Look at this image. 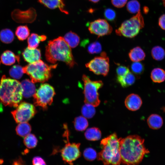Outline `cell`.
Instances as JSON below:
<instances>
[{
    "mask_svg": "<svg viewBox=\"0 0 165 165\" xmlns=\"http://www.w3.org/2000/svg\"><path fill=\"white\" fill-rule=\"evenodd\" d=\"M144 142V139L138 135L119 138L121 163L126 165H138L144 156L149 152Z\"/></svg>",
    "mask_w": 165,
    "mask_h": 165,
    "instance_id": "obj_1",
    "label": "cell"
},
{
    "mask_svg": "<svg viewBox=\"0 0 165 165\" xmlns=\"http://www.w3.org/2000/svg\"><path fill=\"white\" fill-rule=\"evenodd\" d=\"M45 57L47 61L54 64L57 61L65 63L69 67L75 64L71 47L63 37H59L49 41L46 48Z\"/></svg>",
    "mask_w": 165,
    "mask_h": 165,
    "instance_id": "obj_2",
    "label": "cell"
},
{
    "mask_svg": "<svg viewBox=\"0 0 165 165\" xmlns=\"http://www.w3.org/2000/svg\"><path fill=\"white\" fill-rule=\"evenodd\" d=\"M23 90L16 79L2 76L0 83V100L5 106L16 107L21 101Z\"/></svg>",
    "mask_w": 165,
    "mask_h": 165,
    "instance_id": "obj_3",
    "label": "cell"
},
{
    "mask_svg": "<svg viewBox=\"0 0 165 165\" xmlns=\"http://www.w3.org/2000/svg\"><path fill=\"white\" fill-rule=\"evenodd\" d=\"M101 145L102 149L97 156V159L104 165H119L121 163L119 152V138L114 133L103 139Z\"/></svg>",
    "mask_w": 165,
    "mask_h": 165,
    "instance_id": "obj_4",
    "label": "cell"
},
{
    "mask_svg": "<svg viewBox=\"0 0 165 165\" xmlns=\"http://www.w3.org/2000/svg\"><path fill=\"white\" fill-rule=\"evenodd\" d=\"M57 65H49L40 60L23 67V69L24 73L29 75L33 83H43L51 78V70L55 68Z\"/></svg>",
    "mask_w": 165,
    "mask_h": 165,
    "instance_id": "obj_5",
    "label": "cell"
},
{
    "mask_svg": "<svg viewBox=\"0 0 165 165\" xmlns=\"http://www.w3.org/2000/svg\"><path fill=\"white\" fill-rule=\"evenodd\" d=\"M144 26L143 17L140 11L129 20L123 22L116 31V34L128 38H133Z\"/></svg>",
    "mask_w": 165,
    "mask_h": 165,
    "instance_id": "obj_6",
    "label": "cell"
},
{
    "mask_svg": "<svg viewBox=\"0 0 165 165\" xmlns=\"http://www.w3.org/2000/svg\"><path fill=\"white\" fill-rule=\"evenodd\" d=\"M82 78L84 83L85 103L90 104L95 107L97 106L100 102L98 90L103 86V82L101 80L92 81L85 75H83Z\"/></svg>",
    "mask_w": 165,
    "mask_h": 165,
    "instance_id": "obj_7",
    "label": "cell"
},
{
    "mask_svg": "<svg viewBox=\"0 0 165 165\" xmlns=\"http://www.w3.org/2000/svg\"><path fill=\"white\" fill-rule=\"evenodd\" d=\"M55 94L53 87L49 84H41L33 96L34 104L46 110L53 101Z\"/></svg>",
    "mask_w": 165,
    "mask_h": 165,
    "instance_id": "obj_8",
    "label": "cell"
},
{
    "mask_svg": "<svg viewBox=\"0 0 165 165\" xmlns=\"http://www.w3.org/2000/svg\"><path fill=\"white\" fill-rule=\"evenodd\" d=\"M65 133L67 142L60 151L63 161L69 165H73V162L79 158L81 155L80 150V144L79 143H70L69 141L68 132L66 128Z\"/></svg>",
    "mask_w": 165,
    "mask_h": 165,
    "instance_id": "obj_9",
    "label": "cell"
},
{
    "mask_svg": "<svg viewBox=\"0 0 165 165\" xmlns=\"http://www.w3.org/2000/svg\"><path fill=\"white\" fill-rule=\"evenodd\" d=\"M85 65L94 73L106 76L109 71V59L105 52H103L100 56L95 57Z\"/></svg>",
    "mask_w": 165,
    "mask_h": 165,
    "instance_id": "obj_10",
    "label": "cell"
},
{
    "mask_svg": "<svg viewBox=\"0 0 165 165\" xmlns=\"http://www.w3.org/2000/svg\"><path fill=\"white\" fill-rule=\"evenodd\" d=\"M37 111L34 106L23 102L20 103L16 108L11 112L15 120L18 123L27 122L36 114Z\"/></svg>",
    "mask_w": 165,
    "mask_h": 165,
    "instance_id": "obj_11",
    "label": "cell"
},
{
    "mask_svg": "<svg viewBox=\"0 0 165 165\" xmlns=\"http://www.w3.org/2000/svg\"><path fill=\"white\" fill-rule=\"evenodd\" d=\"M90 32L98 37L108 35L112 31V28L107 21L99 19L87 24Z\"/></svg>",
    "mask_w": 165,
    "mask_h": 165,
    "instance_id": "obj_12",
    "label": "cell"
},
{
    "mask_svg": "<svg viewBox=\"0 0 165 165\" xmlns=\"http://www.w3.org/2000/svg\"><path fill=\"white\" fill-rule=\"evenodd\" d=\"M12 16L17 22L31 23L35 19L36 13L35 9L32 8L25 11L15 9L12 13Z\"/></svg>",
    "mask_w": 165,
    "mask_h": 165,
    "instance_id": "obj_13",
    "label": "cell"
},
{
    "mask_svg": "<svg viewBox=\"0 0 165 165\" xmlns=\"http://www.w3.org/2000/svg\"><path fill=\"white\" fill-rule=\"evenodd\" d=\"M142 104L141 97L137 94H132L128 95L125 101V105L129 110L135 111L138 110Z\"/></svg>",
    "mask_w": 165,
    "mask_h": 165,
    "instance_id": "obj_14",
    "label": "cell"
},
{
    "mask_svg": "<svg viewBox=\"0 0 165 165\" xmlns=\"http://www.w3.org/2000/svg\"><path fill=\"white\" fill-rule=\"evenodd\" d=\"M22 55L25 61L31 64L40 60L41 53L39 49H31L28 47L24 50Z\"/></svg>",
    "mask_w": 165,
    "mask_h": 165,
    "instance_id": "obj_15",
    "label": "cell"
},
{
    "mask_svg": "<svg viewBox=\"0 0 165 165\" xmlns=\"http://www.w3.org/2000/svg\"><path fill=\"white\" fill-rule=\"evenodd\" d=\"M38 2L45 6L51 9L58 8L62 12L68 14L65 9L63 0H38Z\"/></svg>",
    "mask_w": 165,
    "mask_h": 165,
    "instance_id": "obj_16",
    "label": "cell"
},
{
    "mask_svg": "<svg viewBox=\"0 0 165 165\" xmlns=\"http://www.w3.org/2000/svg\"><path fill=\"white\" fill-rule=\"evenodd\" d=\"M21 83L23 90V96L28 98L33 96L36 92L34 83L28 79L23 80Z\"/></svg>",
    "mask_w": 165,
    "mask_h": 165,
    "instance_id": "obj_17",
    "label": "cell"
},
{
    "mask_svg": "<svg viewBox=\"0 0 165 165\" xmlns=\"http://www.w3.org/2000/svg\"><path fill=\"white\" fill-rule=\"evenodd\" d=\"M1 61L6 65H10L14 64L16 60L19 61V57L15 55L10 50L5 51L2 54L0 57Z\"/></svg>",
    "mask_w": 165,
    "mask_h": 165,
    "instance_id": "obj_18",
    "label": "cell"
},
{
    "mask_svg": "<svg viewBox=\"0 0 165 165\" xmlns=\"http://www.w3.org/2000/svg\"><path fill=\"white\" fill-rule=\"evenodd\" d=\"M128 55L130 60L134 62L143 60L145 57V53L139 46L136 47L130 50Z\"/></svg>",
    "mask_w": 165,
    "mask_h": 165,
    "instance_id": "obj_19",
    "label": "cell"
},
{
    "mask_svg": "<svg viewBox=\"0 0 165 165\" xmlns=\"http://www.w3.org/2000/svg\"><path fill=\"white\" fill-rule=\"evenodd\" d=\"M147 122L149 127L153 130L161 128L163 125V121L162 117L157 114H152L148 118Z\"/></svg>",
    "mask_w": 165,
    "mask_h": 165,
    "instance_id": "obj_20",
    "label": "cell"
},
{
    "mask_svg": "<svg viewBox=\"0 0 165 165\" xmlns=\"http://www.w3.org/2000/svg\"><path fill=\"white\" fill-rule=\"evenodd\" d=\"M117 82L123 87H127L133 85L135 82L136 78L133 73L129 72L126 75L121 76H117Z\"/></svg>",
    "mask_w": 165,
    "mask_h": 165,
    "instance_id": "obj_21",
    "label": "cell"
},
{
    "mask_svg": "<svg viewBox=\"0 0 165 165\" xmlns=\"http://www.w3.org/2000/svg\"><path fill=\"white\" fill-rule=\"evenodd\" d=\"M46 39L45 35H38L35 33H32L28 39V47L31 49L36 48L41 42L43 41Z\"/></svg>",
    "mask_w": 165,
    "mask_h": 165,
    "instance_id": "obj_22",
    "label": "cell"
},
{
    "mask_svg": "<svg viewBox=\"0 0 165 165\" xmlns=\"http://www.w3.org/2000/svg\"><path fill=\"white\" fill-rule=\"evenodd\" d=\"M63 38L69 46L72 48L76 47L80 42V38L79 36L71 31L67 33Z\"/></svg>",
    "mask_w": 165,
    "mask_h": 165,
    "instance_id": "obj_23",
    "label": "cell"
},
{
    "mask_svg": "<svg viewBox=\"0 0 165 165\" xmlns=\"http://www.w3.org/2000/svg\"><path fill=\"white\" fill-rule=\"evenodd\" d=\"M150 77L154 82H162L165 80V71L160 68H155L151 72Z\"/></svg>",
    "mask_w": 165,
    "mask_h": 165,
    "instance_id": "obj_24",
    "label": "cell"
},
{
    "mask_svg": "<svg viewBox=\"0 0 165 165\" xmlns=\"http://www.w3.org/2000/svg\"><path fill=\"white\" fill-rule=\"evenodd\" d=\"M84 134L86 139L91 141H95L98 140L101 138V133L99 128L94 127L88 129Z\"/></svg>",
    "mask_w": 165,
    "mask_h": 165,
    "instance_id": "obj_25",
    "label": "cell"
},
{
    "mask_svg": "<svg viewBox=\"0 0 165 165\" xmlns=\"http://www.w3.org/2000/svg\"><path fill=\"white\" fill-rule=\"evenodd\" d=\"M31 129L30 125L27 122H24L19 123L16 128V131L17 134L25 137L30 134Z\"/></svg>",
    "mask_w": 165,
    "mask_h": 165,
    "instance_id": "obj_26",
    "label": "cell"
},
{
    "mask_svg": "<svg viewBox=\"0 0 165 165\" xmlns=\"http://www.w3.org/2000/svg\"><path fill=\"white\" fill-rule=\"evenodd\" d=\"M14 39V34L11 30L6 28L0 31V40L4 43H10L13 42Z\"/></svg>",
    "mask_w": 165,
    "mask_h": 165,
    "instance_id": "obj_27",
    "label": "cell"
},
{
    "mask_svg": "<svg viewBox=\"0 0 165 165\" xmlns=\"http://www.w3.org/2000/svg\"><path fill=\"white\" fill-rule=\"evenodd\" d=\"M74 124L76 130L82 131L88 127V123L86 118L84 116H79L75 118Z\"/></svg>",
    "mask_w": 165,
    "mask_h": 165,
    "instance_id": "obj_28",
    "label": "cell"
},
{
    "mask_svg": "<svg viewBox=\"0 0 165 165\" xmlns=\"http://www.w3.org/2000/svg\"><path fill=\"white\" fill-rule=\"evenodd\" d=\"M15 34L19 40L23 41L29 36L30 30L26 25L19 26L16 29Z\"/></svg>",
    "mask_w": 165,
    "mask_h": 165,
    "instance_id": "obj_29",
    "label": "cell"
},
{
    "mask_svg": "<svg viewBox=\"0 0 165 165\" xmlns=\"http://www.w3.org/2000/svg\"><path fill=\"white\" fill-rule=\"evenodd\" d=\"M151 55L155 60L160 61L163 59L165 57V51L160 46H155L152 49Z\"/></svg>",
    "mask_w": 165,
    "mask_h": 165,
    "instance_id": "obj_30",
    "label": "cell"
},
{
    "mask_svg": "<svg viewBox=\"0 0 165 165\" xmlns=\"http://www.w3.org/2000/svg\"><path fill=\"white\" fill-rule=\"evenodd\" d=\"M94 107L90 104L85 103L81 109V113L83 116L88 119L93 117L96 112Z\"/></svg>",
    "mask_w": 165,
    "mask_h": 165,
    "instance_id": "obj_31",
    "label": "cell"
},
{
    "mask_svg": "<svg viewBox=\"0 0 165 165\" xmlns=\"http://www.w3.org/2000/svg\"><path fill=\"white\" fill-rule=\"evenodd\" d=\"M24 143L25 146L28 148H33L36 146L38 140L35 135L29 134L24 137Z\"/></svg>",
    "mask_w": 165,
    "mask_h": 165,
    "instance_id": "obj_32",
    "label": "cell"
},
{
    "mask_svg": "<svg viewBox=\"0 0 165 165\" xmlns=\"http://www.w3.org/2000/svg\"><path fill=\"white\" fill-rule=\"evenodd\" d=\"M24 72L23 67L18 65L13 66L10 69L9 74L13 78L15 79H19L22 77Z\"/></svg>",
    "mask_w": 165,
    "mask_h": 165,
    "instance_id": "obj_33",
    "label": "cell"
},
{
    "mask_svg": "<svg viewBox=\"0 0 165 165\" xmlns=\"http://www.w3.org/2000/svg\"><path fill=\"white\" fill-rule=\"evenodd\" d=\"M127 10L130 13H137L140 11V3L136 0H130L127 4Z\"/></svg>",
    "mask_w": 165,
    "mask_h": 165,
    "instance_id": "obj_34",
    "label": "cell"
},
{
    "mask_svg": "<svg viewBox=\"0 0 165 165\" xmlns=\"http://www.w3.org/2000/svg\"><path fill=\"white\" fill-rule=\"evenodd\" d=\"M130 67L132 73L137 76L141 75L144 71V64L139 62H134Z\"/></svg>",
    "mask_w": 165,
    "mask_h": 165,
    "instance_id": "obj_35",
    "label": "cell"
},
{
    "mask_svg": "<svg viewBox=\"0 0 165 165\" xmlns=\"http://www.w3.org/2000/svg\"><path fill=\"white\" fill-rule=\"evenodd\" d=\"M87 50L90 54L98 53L101 52L102 47L99 42L95 41L90 43L88 45Z\"/></svg>",
    "mask_w": 165,
    "mask_h": 165,
    "instance_id": "obj_36",
    "label": "cell"
},
{
    "mask_svg": "<svg viewBox=\"0 0 165 165\" xmlns=\"http://www.w3.org/2000/svg\"><path fill=\"white\" fill-rule=\"evenodd\" d=\"M84 158L88 161H92L97 157V153L96 151L91 148H88L85 149L83 152Z\"/></svg>",
    "mask_w": 165,
    "mask_h": 165,
    "instance_id": "obj_37",
    "label": "cell"
},
{
    "mask_svg": "<svg viewBox=\"0 0 165 165\" xmlns=\"http://www.w3.org/2000/svg\"><path fill=\"white\" fill-rule=\"evenodd\" d=\"M104 15L105 18L110 21L114 20L116 16L115 11L113 9L109 8H107L105 10Z\"/></svg>",
    "mask_w": 165,
    "mask_h": 165,
    "instance_id": "obj_38",
    "label": "cell"
},
{
    "mask_svg": "<svg viewBox=\"0 0 165 165\" xmlns=\"http://www.w3.org/2000/svg\"><path fill=\"white\" fill-rule=\"evenodd\" d=\"M130 71L129 68L123 65H119L116 69L117 76H124Z\"/></svg>",
    "mask_w": 165,
    "mask_h": 165,
    "instance_id": "obj_39",
    "label": "cell"
},
{
    "mask_svg": "<svg viewBox=\"0 0 165 165\" xmlns=\"http://www.w3.org/2000/svg\"><path fill=\"white\" fill-rule=\"evenodd\" d=\"M32 163L33 165H46L45 160L39 156L34 157L33 158Z\"/></svg>",
    "mask_w": 165,
    "mask_h": 165,
    "instance_id": "obj_40",
    "label": "cell"
},
{
    "mask_svg": "<svg viewBox=\"0 0 165 165\" xmlns=\"http://www.w3.org/2000/svg\"><path fill=\"white\" fill-rule=\"evenodd\" d=\"M127 0H111L112 5L116 7L121 8L123 7L127 3Z\"/></svg>",
    "mask_w": 165,
    "mask_h": 165,
    "instance_id": "obj_41",
    "label": "cell"
},
{
    "mask_svg": "<svg viewBox=\"0 0 165 165\" xmlns=\"http://www.w3.org/2000/svg\"><path fill=\"white\" fill-rule=\"evenodd\" d=\"M159 25L161 29L165 30V14L161 16L159 18Z\"/></svg>",
    "mask_w": 165,
    "mask_h": 165,
    "instance_id": "obj_42",
    "label": "cell"
},
{
    "mask_svg": "<svg viewBox=\"0 0 165 165\" xmlns=\"http://www.w3.org/2000/svg\"><path fill=\"white\" fill-rule=\"evenodd\" d=\"M12 165H27L22 159L19 158L15 160L13 162Z\"/></svg>",
    "mask_w": 165,
    "mask_h": 165,
    "instance_id": "obj_43",
    "label": "cell"
},
{
    "mask_svg": "<svg viewBox=\"0 0 165 165\" xmlns=\"http://www.w3.org/2000/svg\"><path fill=\"white\" fill-rule=\"evenodd\" d=\"M88 0L92 2L96 3L98 2L100 0Z\"/></svg>",
    "mask_w": 165,
    "mask_h": 165,
    "instance_id": "obj_44",
    "label": "cell"
},
{
    "mask_svg": "<svg viewBox=\"0 0 165 165\" xmlns=\"http://www.w3.org/2000/svg\"><path fill=\"white\" fill-rule=\"evenodd\" d=\"M162 0L163 1V5L165 7V0Z\"/></svg>",
    "mask_w": 165,
    "mask_h": 165,
    "instance_id": "obj_45",
    "label": "cell"
}]
</instances>
